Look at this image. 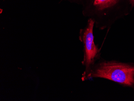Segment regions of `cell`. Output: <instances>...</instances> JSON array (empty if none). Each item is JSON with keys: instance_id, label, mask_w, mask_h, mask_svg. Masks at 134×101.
Segmentation results:
<instances>
[{"instance_id": "7a4b0ae2", "label": "cell", "mask_w": 134, "mask_h": 101, "mask_svg": "<svg viewBox=\"0 0 134 101\" xmlns=\"http://www.w3.org/2000/svg\"><path fill=\"white\" fill-rule=\"evenodd\" d=\"M122 0H87L82 6L85 17L94 22V27L99 30L107 29V32L121 15Z\"/></svg>"}, {"instance_id": "3957f363", "label": "cell", "mask_w": 134, "mask_h": 101, "mask_svg": "<svg viewBox=\"0 0 134 101\" xmlns=\"http://www.w3.org/2000/svg\"><path fill=\"white\" fill-rule=\"evenodd\" d=\"M94 22L91 19H88L86 26L79 31V39L83 46V59L82 63L85 67L81 78L82 81L94 64L102 57L100 49L94 41Z\"/></svg>"}, {"instance_id": "6da1fadb", "label": "cell", "mask_w": 134, "mask_h": 101, "mask_svg": "<svg viewBox=\"0 0 134 101\" xmlns=\"http://www.w3.org/2000/svg\"><path fill=\"white\" fill-rule=\"evenodd\" d=\"M101 78L134 89V65L101 58L90 69L83 81Z\"/></svg>"}, {"instance_id": "5b68a950", "label": "cell", "mask_w": 134, "mask_h": 101, "mask_svg": "<svg viewBox=\"0 0 134 101\" xmlns=\"http://www.w3.org/2000/svg\"><path fill=\"white\" fill-rule=\"evenodd\" d=\"M131 4L132 7H134V0H129Z\"/></svg>"}, {"instance_id": "277c9868", "label": "cell", "mask_w": 134, "mask_h": 101, "mask_svg": "<svg viewBox=\"0 0 134 101\" xmlns=\"http://www.w3.org/2000/svg\"><path fill=\"white\" fill-rule=\"evenodd\" d=\"M87 0H60V2L65 1L71 3L76 4L79 5H83L84 4Z\"/></svg>"}]
</instances>
